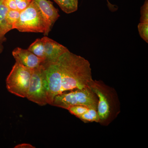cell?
<instances>
[{
	"label": "cell",
	"instance_id": "cell-1",
	"mask_svg": "<svg viewBox=\"0 0 148 148\" xmlns=\"http://www.w3.org/2000/svg\"><path fill=\"white\" fill-rule=\"evenodd\" d=\"M42 65L48 84L47 104L51 105L54 97L62 92L92 88L95 84L89 61L70 51Z\"/></svg>",
	"mask_w": 148,
	"mask_h": 148
},
{
	"label": "cell",
	"instance_id": "cell-2",
	"mask_svg": "<svg viewBox=\"0 0 148 148\" xmlns=\"http://www.w3.org/2000/svg\"><path fill=\"white\" fill-rule=\"evenodd\" d=\"M98 99L92 88L75 89L56 95L51 106L67 110L76 106H85L97 110Z\"/></svg>",
	"mask_w": 148,
	"mask_h": 148
},
{
	"label": "cell",
	"instance_id": "cell-3",
	"mask_svg": "<svg viewBox=\"0 0 148 148\" xmlns=\"http://www.w3.org/2000/svg\"><path fill=\"white\" fill-rule=\"evenodd\" d=\"M14 29L21 32L45 34L46 23L34 0H32L28 7L20 12L19 19L13 26Z\"/></svg>",
	"mask_w": 148,
	"mask_h": 148
},
{
	"label": "cell",
	"instance_id": "cell-4",
	"mask_svg": "<svg viewBox=\"0 0 148 148\" xmlns=\"http://www.w3.org/2000/svg\"><path fill=\"white\" fill-rule=\"evenodd\" d=\"M33 70L16 62L6 80L9 92L19 97L26 98Z\"/></svg>",
	"mask_w": 148,
	"mask_h": 148
},
{
	"label": "cell",
	"instance_id": "cell-5",
	"mask_svg": "<svg viewBox=\"0 0 148 148\" xmlns=\"http://www.w3.org/2000/svg\"><path fill=\"white\" fill-rule=\"evenodd\" d=\"M48 84L42 64L33 69L26 98L40 106L47 104Z\"/></svg>",
	"mask_w": 148,
	"mask_h": 148
},
{
	"label": "cell",
	"instance_id": "cell-6",
	"mask_svg": "<svg viewBox=\"0 0 148 148\" xmlns=\"http://www.w3.org/2000/svg\"><path fill=\"white\" fill-rule=\"evenodd\" d=\"M41 12L46 23L47 29L44 36H48L56 21L60 15L58 9L56 8L53 3L49 0H34Z\"/></svg>",
	"mask_w": 148,
	"mask_h": 148
},
{
	"label": "cell",
	"instance_id": "cell-7",
	"mask_svg": "<svg viewBox=\"0 0 148 148\" xmlns=\"http://www.w3.org/2000/svg\"><path fill=\"white\" fill-rule=\"evenodd\" d=\"M16 62L22 66L31 69H34L42 64L44 59L35 55L28 49L16 47L12 52Z\"/></svg>",
	"mask_w": 148,
	"mask_h": 148
},
{
	"label": "cell",
	"instance_id": "cell-8",
	"mask_svg": "<svg viewBox=\"0 0 148 148\" xmlns=\"http://www.w3.org/2000/svg\"><path fill=\"white\" fill-rule=\"evenodd\" d=\"M41 39L44 47L45 61H55L61 55L69 51L66 47L48 37L45 36Z\"/></svg>",
	"mask_w": 148,
	"mask_h": 148
},
{
	"label": "cell",
	"instance_id": "cell-9",
	"mask_svg": "<svg viewBox=\"0 0 148 148\" xmlns=\"http://www.w3.org/2000/svg\"><path fill=\"white\" fill-rule=\"evenodd\" d=\"M92 88L98 97L97 111L100 120H104L107 119L110 113V106L107 97L95 83Z\"/></svg>",
	"mask_w": 148,
	"mask_h": 148
},
{
	"label": "cell",
	"instance_id": "cell-10",
	"mask_svg": "<svg viewBox=\"0 0 148 148\" xmlns=\"http://www.w3.org/2000/svg\"><path fill=\"white\" fill-rule=\"evenodd\" d=\"M8 10L5 5L3 0H0V42L3 43L6 40V34L13 30L12 26L8 24L6 18Z\"/></svg>",
	"mask_w": 148,
	"mask_h": 148
},
{
	"label": "cell",
	"instance_id": "cell-11",
	"mask_svg": "<svg viewBox=\"0 0 148 148\" xmlns=\"http://www.w3.org/2000/svg\"><path fill=\"white\" fill-rule=\"evenodd\" d=\"M64 12L68 14L76 11L79 0H53Z\"/></svg>",
	"mask_w": 148,
	"mask_h": 148
},
{
	"label": "cell",
	"instance_id": "cell-12",
	"mask_svg": "<svg viewBox=\"0 0 148 148\" xmlns=\"http://www.w3.org/2000/svg\"><path fill=\"white\" fill-rule=\"evenodd\" d=\"M28 49L38 57L46 60L44 47L41 38L37 39L29 46Z\"/></svg>",
	"mask_w": 148,
	"mask_h": 148
},
{
	"label": "cell",
	"instance_id": "cell-13",
	"mask_svg": "<svg viewBox=\"0 0 148 148\" xmlns=\"http://www.w3.org/2000/svg\"><path fill=\"white\" fill-rule=\"evenodd\" d=\"M78 118L85 122H98L100 121L97 110L90 108H88L86 112Z\"/></svg>",
	"mask_w": 148,
	"mask_h": 148
},
{
	"label": "cell",
	"instance_id": "cell-14",
	"mask_svg": "<svg viewBox=\"0 0 148 148\" xmlns=\"http://www.w3.org/2000/svg\"><path fill=\"white\" fill-rule=\"evenodd\" d=\"M20 14V11L18 10H8L6 15V18L8 24L12 26V29L14 24L18 21Z\"/></svg>",
	"mask_w": 148,
	"mask_h": 148
},
{
	"label": "cell",
	"instance_id": "cell-15",
	"mask_svg": "<svg viewBox=\"0 0 148 148\" xmlns=\"http://www.w3.org/2000/svg\"><path fill=\"white\" fill-rule=\"evenodd\" d=\"M138 32L141 38L147 43H148V23L140 22L138 26Z\"/></svg>",
	"mask_w": 148,
	"mask_h": 148
},
{
	"label": "cell",
	"instance_id": "cell-16",
	"mask_svg": "<svg viewBox=\"0 0 148 148\" xmlns=\"http://www.w3.org/2000/svg\"><path fill=\"white\" fill-rule=\"evenodd\" d=\"M88 108H88L85 106H76L70 107L67 109V110H69L71 114L78 118L86 112Z\"/></svg>",
	"mask_w": 148,
	"mask_h": 148
},
{
	"label": "cell",
	"instance_id": "cell-17",
	"mask_svg": "<svg viewBox=\"0 0 148 148\" xmlns=\"http://www.w3.org/2000/svg\"><path fill=\"white\" fill-rule=\"evenodd\" d=\"M140 22L148 23V0H145L140 8Z\"/></svg>",
	"mask_w": 148,
	"mask_h": 148
},
{
	"label": "cell",
	"instance_id": "cell-18",
	"mask_svg": "<svg viewBox=\"0 0 148 148\" xmlns=\"http://www.w3.org/2000/svg\"><path fill=\"white\" fill-rule=\"evenodd\" d=\"M32 0H15L17 9L21 11L29 6Z\"/></svg>",
	"mask_w": 148,
	"mask_h": 148
},
{
	"label": "cell",
	"instance_id": "cell-19",
	"mask_svg": "<svg viewBox=\"0 0 148 148\" xmlns=\"http://www.w3.org/2000/svg\"><path fill=\"white\" fill-rule=\"evenodd\" d=\"M5 5L10 10L17 9L15 0H3Z\"/></svg>",
	"mask_w": 148,
	"mask_h": 148
},
{
	"label": "cell",
	"instance_id": "cell-20",
	"mask_svg": "<svg viewBox=\"0 0 148 148\" xmlns=\"http://www.w3.org/2000/svg\"><path fill=\"white\" fill-rule=\"evenodd\" d=\"M35 147L28 143H23L18 144L14 147V148H35Z\"/></svg>",
	"mask_w": 148,
	"mask_h": 148
},
{
	"label": "cell",
	"instance_id": "cell-21",
	"mask_svg": "<svg viewBox=\"0 0 148 148\" xmlns=\"http://www.w3.org/2000/svg\"><path fill=\"white\" fill-rule=\"evenodd\" d=\"M107 2H108V6L109 8H110V10L114 11L116 9V8L114 7V5H113L108 0H106Z\"/></svg>",
	"mask_w": 148,
	"mask_h": 148
},
{
	"label": "cell",
	"instance_id": "cell-22",
	"mask_svg": "<svg viewBox=\"0 0 148 148\" xmlns=\"http://www.w3.org/2000/svg\"><path fill=\"white\" fill-rule=\"evenodd\" d=\"M2 44L3 42H0V53H1L3 50V45Z\"/></svg>",
	"mask_w": 148,
	"mask_h": 148
}]
</instances>
